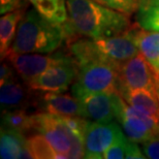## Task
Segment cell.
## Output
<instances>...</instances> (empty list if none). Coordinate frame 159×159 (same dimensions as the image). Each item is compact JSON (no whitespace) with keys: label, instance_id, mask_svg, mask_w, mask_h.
Listing matches in <instances>:
<instances>
[{"label":"cell","instance_id":"1","mask_svg":"<svg viewBox=\"0 0 159 159\" xmlns=\"http://www.w3.org/2000/svg\"><path fill=\"white\" fill-rule=\"evenodd\" d=\"M68 19L63 24L66 41L75 37L104 39L125 33L131 26L127 15L94 0H66Z\"/></svg>","mask_w":159,"mask_h":159},{"label":"cell","instance_id":"2","mask_svg":"<svg viewBox=\"0 0 159 159\" xmlns=\"http://www.w3.org/2000/svg\"><path fill=\"white\" fill-rule=\"evenodd\" d=\"M64 41H66V34L63 25L46 20L33 7L27 9L21 19L7 55L51 54L56 52Z\"/></svg>","mask_w":159,"mask_h":159},{"label":"cell","instance_id":"3","mask_svg":"<svg viewBox=\"0 0 159 159\" xmlns=\"http://www.w3.org/2000/svg\"><path fill=\"white\" fill-rule=\"evenodd\" d=\"M67 52L80 66L92 61H102L121 65L139 53L128 33L104 39L75 37L66 41Z\"/></svg>","mask_w":159,"mask_h":159},{"label":"cell","instance_id":"4","mask_svg":"<svg viewBox=\"0 0 159 159\" xmlns=\"http://www.w3.org/2000/svg\"><path fill=\"white\" fill-rule=\"evenodd\" d=\"M34 131L46 138L57 154L65 155L68 158H85L84 139L75 135L61 116L46 112L33 114Z\"/></svg>","mask_w":159,"mask_h":159},{"label":"cell","instance_id":"5","mask_svg":"<svg viewBox=\"0 0 159 159\" xmlns=\"http://www.w3.org/2000/svg\"><path fill=\"white\" fill-rule=\"evenodd\" d=\"M119 66L102 61H92L78 66L79 71L71 86V93L78 97L89 93L118 92Z\"/></svg>","mask_w":159,"mask_h":159},{"label":"cell","instance_id":"6","mask_svg":"<svg viewBox=\"0 0 159 159\" xmlns=\"http://www.w3.org/2000/svg\"><path fill=\"white\" fill-rule=\"evenodd\" d=\"M159 72L139 52L119 66L118 92L132 89H148L156 93Z\"/></svg>","mask_w":159,"mask_h":159},{"label":"cell","instance_id":"7","mask_svg":"<svg viewBox=\"0 0 159 159\" xmlns=\"http://www.w3.org/2000/svg\"><path fill=\"white\" fill-rule=\"evenodd\" d=\"M117 120L130 141L143 143L159 136V121L142 111L131 107L121 98L120 110Z\"/></svg>","mask_w":159,"mask_h":159},{"label":"cell","instance_id":"8","mask_svg":"<svg viewBox=\"0 0 159 159\" xmlns=\"http://www.w3.org/2000/svg\"><path fill=\"white\" fill-rule=\"evenodd\" d=\"M78 71L77 63L69 54L63 61L48 68L27 85L33 91L66 92L74 85Z\"/></svg>","mask_w":159,"mask_h":159},{"label":"cell","instance_id":"9","mask_svg":"<svg viewBox=\"0 0 159 159\" xmlns=\"http://www.w3.org/2000/svg\"><path fill=\"white\" fill-rule=\"evenodd\" d=\"M68 55V52L65 53L62 51L54 54H8L5 59L14 66L22 81L27 84L46 71L48 68L63 61Z\"/></svg>","mask_w":159,"mask_h":159},{"label":"cell","instance_id":"10","mask_svg":"<svg viewBox=\"0 0 159 159\" xmlns=\"http://www.w3.org/2000/svg\"><path fill=\"white\" fill-rule=\"evenodd\" d=\"M82 106V117L95 122H112L117 119L122 96L118 92L83 94L77 97Z\"/></svg>","mask_w":159,"mask_h":159},{"label":"cell","instance_id":"11","mask_svg":"<svg viewBox=\"0 0 159 159\" xmlns=\"http://www.w3.org/2000/svg\"><path fill=\"white\" fill-rule=\"evenodd\" d=\"M122 134L123 131L117 122L103 123L89 120L84 139L85 158H103L104 151Z\"/></svg>","mask_w":159,"mask_h":159},{"label":"cell","instance_id":"12","mask_svg":"<svg viewBox=\"0 0 159 159\" xmlns=\"http://www.w3.org/2000/svg\"><path fill=\"white\" fill-rule=\"evenodd\" d=\"M34 109L36 112H46L58 116L82 117L80 100L74 94L64 92H43L39 95L35 94Z\"/></svg>","mask_w":159,"mask_h":159},{"label":"cell","instance_id":"13","mask_svg":"<svg viewBox=\"0 0 159 159\" xmlns=\"http://www.w3.org/2000/svg\"><path fill=\"white\" fill-rule=\"evenodd\" d=\"M20 79L17 77L0 84V104L2 111L20 107L30 110L34 107L35 94H32L33 90L25 82L22 83Z\"/></svg>","mask_w":159,"mask_h":159},{"label":"cell","instance_id":"14","mask_svg":"<svg viewBox=\"0 0 159 159\" xmlns=\"http://www.w3.org/2000/svg\"><path fill=\"white\" fill-rule=\"evenodd\" d=\"M0 157L2 159H34L27 145V136L15 130L1 127Z\"/></svg>","mask_w":159,"mask_h":159},{"label":"cell","instance_id":"15","mask_svg":"<svg viewBox=\"0 0 159 159\" xmlns=\"http://www.w3.org/2000/svg\"><path fill=\"white\" fill-rule=\"evenodd\" d=\"M120 95L134 109L159 121V98L155 92L148 89H132L121 92Z\"/></svg>","mask_w":159,"mask_h":159},{"label":"cell","instance_id":"16","mask_svg":"<svg viewBox=\"0 0 159 159\" xmlns=\"http://www.w3.org/2000/svg\"><path fill=\"white\" fill-rule=\"evenodd\" d=\"M127 33L139 48V52L149 61H153L159 57V31H149L142 28L139 25L132 24Z\"/></svg>","mask_w":159,"mask_h":159},{"label":"cell","instance_id":"17","mask_svg":"<svg viewBox=\"0 0 159 159\" xmlns=\"http://www.w3.org/2000/svg\"><path fill=\"white\" fill-rule=\"evenodd\" d=\"M26 8H19L4 14L0 19V52L1 59H5L12 41L15 39L17 29Z\"/></svg>","mask_w":159,"mask_h":159},{"label":"cell","instance_id":"18","mask_svg":"<svg viewBox=\"0 0 159 159\" xmlns=\"http://www.w3.org/2000/svg\"><path fill=\"white\" fill-rule=\"evenodd\" d=\"M1 122V127L21 132L24 135L34 131L33 114L24 107L2 111Z\"/></svg>","mask_w":159,"mask_h":159},{"label":"cell","instance_id":"19","mask_svg":"<svg viewBox=\"0 0 159 159\" xmlns=\"http://www.w3.org/2000/svg\"><path fill=\"white\" fill-rule=\"evenodd\" d=\"M104 159H144L147 158L138 143L132 142L123 134L113 143L103 153Z\"/></svg>","mask_w":159,"mask_h":159},{"label":"cell","instance_id":"20","mask_svg":"<svg viewBox=\"0 0 159 159\" xmlns=\"http://www.w3.org/2000/svg\"><path fill=\"white\" fill-rule=\"evenodd\" d=\"M31 4L41 17L52 23L63 25L68 19L66 0H36Z\"/></svg>","mask_w":159,"mask_h":159},{"label":"cell","instance_id":"21","mask_svg":"<svg viewBox=\"0 0 159 159\" xmlns=\"http://www.w3.org/2000/svg\"><path fill=\"white\" fill-rule=\"evenodd\" d=\"M27 145L33 158L37 159H56V151L49 141L39 132L27 136Z\"/></svg>","mask_w":159,"mask_h":159},{"label":"cell","instance_id":"22","mask_svg":"<svg viewBox=\"0 0 159 159\" xmlns=\"http://www.w3.org/2000/svg\"><path fill=\"white\" fill-rule=\"evenodd\" d=\"M136 22L142 28L149 31H159V5L139 7Z\"/></svg>","mask_w":159,"mask_h":159},{"label":"cell","instance_id":"23","mask_svg":"<svg viewBox=\"0 0 159 159\" xmlns=\"http://www.w3.org/2000/svg\"><path fill=\"white\" fill-rule=\"evenodd\" d=\"M99 4L130 16L139 8V0H94Z\"/></svg>","mask_w":159,"mask_h":159},{"label":"cell","instance_id":"24","mask_svg":"<svg viewBox=\"0 0 159 159\" xmlns=\"http://www.w3.org/2000/svg\"><path fill=\"white\" fill-rule=\"evenodd\" d=\"M142 150L147 158L159 159V136H155V138L143 143Z\"/></svg>","mask_w":159,"mask_h":159},{"label":"cell","instance_id":"25","mask_svg":"<svg viewBox=\"0 0 159 159\" xmlns=\"http://www.w3.org/2000/svg\"><path fill=\"white\" fill-rule=\"evenodd\" d=\"M27 1L29 0H0V12L4 15L19 8H26Z\"/></svg>","mask_w":159,"mask_h":159},{"label":"cell","instance_id":"26","mask_svg":"<svg viewBox=\"0 0 159 159\" xmlns=\"http://www.w3.org/2000/svg\"><path fill=\"white\" fill-rule=\"evenodd\" d=\"M17 77H19V75L17 74L14 66L11 63L2 62L1 67H0V84Z\"/></svg>","mask_w":159,"mask_h":159},{"label":"cell","instance_id":"27","mask_svg":"<svg viewBox=\"0 0 159 159\" xmlns=\"http://www.w3.org/2000/svg\"><path fill=\"white\" fill-rule=\"evenodd\" d=\"M159 0H139V7H147V6H158Z\"/></svg>","mask_w":159,"mask_h":159},{"label":"cell","instance_id":"28","mask_svg":"<svg viewBox=\"0 0 159 159\" xmlns=\"http://www.w3.org/2000/svg\"><path fill=\"white\" fill-rule=\"evenodd\" d=\"M151 63H152V65L154 66L155 68H156V70L159 72V57L157 59H155V60H153V61H151Z\"/></svg>","mask_w":159,"mask_h":159},{"label":"cell","instance_id":"29","mask_svg":"<svg viewBox=\"0 0 159 159\" xmlns=\"http://www.w3.org/2000/svg\"><path fill=\"white\" fill-rule=\"evenodd\" d=\"M156 94H157V96L159 98V81L157 83V87H156Z\"/></svg>","mask_w":159,"mask_h":159},{"label":"cell","instance_id":"30","mask_svg":"<svg viewBox=\"0 0 159 159\" xmlns=\"http://www.w3.org/2000/svg\"><path fill=\"white\" fill-rule=\"evenodd\" d=\"M34 1H36V0H29V2H30V3H33Z\"/></svg>","mask_w":159,"mask_h":159}]
</instances>
